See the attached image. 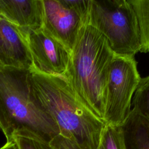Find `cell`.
<instances>
[{
    "instance_id": "cell-1",
    "label": "cell",
    "mask_w": 149,
    "mask_h": 149,
    "mask_svg": "<svg viewBox=\"0 0 149 149\" xmlns=\"http://www.w3.org/2000/svg\"><path fill=\"white\" fill-rule=\"evenodd\" d=\"M31 94L56 123L61 135L81 149H97L105 123L79 100L65 79L30 70Z\"/></svg>"
},
{
    "instance_id": "cell-2",
    "label": "cell",
    "mask_w": 149,
    "mask_h": 149,
    "mask_svg": "<svg viewBox=\"0 0 149 149\" xmlns=\"http://www.w3.org/2000/svg\"><path fill=\"white\" fill-rule=\"evenodd\" d=\"M114 56L105 37L86 23L62 76L81 102L103 122L107 83Z\"/></svg>"
},
{
    "instance_id": "cell-3",
    "label": "cell",
    "mask_w": 149,
    "mask_h": 149,
    "mask_svg": "<svg viewBox=\"0 0 149 149\" xmlns=\"http://www.w3.org/2000/svg\"><path fill=\"white\" fill-rule=\"evenodd\" d=\"M30 70L3 67L0 72V129L6 142L16 136L49 143L60 134L51 116L32 97Z\"/></svg>"
},
{
    "instance_id": "cell-4",
    "label": "cell",
    "mask_w": 149,
    "mask_h": 149,
    "mask_svg": "<svg viewBox=\"0 0 149 149\" xmlns=\"http://www.w3.org/2000/svg\"><path fill=\"white\" fill-rule=\"evenodd\" d=\"M86 23L105 37L115 55L134 57L140 52L139 22L130 0H90Z\"/></svg>"
},
{
    "instance_id": "cell-5",
    "label": "cell",
    "mask_w": 149,
    "mask_h": 149,
    "mask_svg": "<svg viewBox=\"0 0 149 149\" xmlns=\"http://www.w3.org/2000/svg\"><path fill=\"white\" fill-rule=\"evenodd\" d=\"M134 57L115 55L107 83L104 122L120 126L131 111L133 95L141 79Z\"/></svg>"
},
{
    "instance_id": "cell-6",
    "label": "cell",
    "mask_w": 149,
    "mask_h": 149,
    "mask_svg": "<svg viewBox=\"0 0 149 149\" xmlns=\"http://www.w3.org/2000/svg\"><path fill=\"white\" fill-rule=\"evenodd\" d=\"M27 41L33 63L31 70L63 76L69 65L70 52L61 42L43 28L28 30Z\"/></svg>"
},
{
    "instance_id": "cell-7",
    "label": "cell",
    "mask_w": 149,
    "mask_h": 149,
    "mask_svg": "<svg viewBox=\"0 0 149 149\" xmlns=\"http://www.w3.org/2000/svg\"><path fill=\"white\" fill-rule=\"evenodd\" d=\"M42 28L71 53L86 19L68 6L63 0H42Z\"/></svg>"
},
{
    "instance_id": "cell-8",
    "label": "cell",
    "mask_w": 149,
    "mask_h": 149,
    "mask_svg": "<svg viewBox=\"0 0 149 149\" xmlns=\"http://www.w3.org/2000/svg\"><path fill=\"white\" fill-rule=\"evenodd\" d=\"M0 62L4 67L31 70L27 32L0 15Z\"/></svg>"
},
{
    "instance_id": "cell-9",
    "label": "cell",
    "mask_w": 149,
    "mask_h": 149,
    "mask_svg": "<svg viewBox=\"0 0 149 149\" xmlns=\"http://www.w3.org/2000/svg\"><path fill=\"white\" fill-rule=\"evenodd\" d=\"M0 15L27 32L43 27L42 0H0Z\"/></svg>"
},
{
    "instance_id": "cell-10",
    "label": "cell",
    "mask_w": 149,
    "mask_h": 149,
    "mask_svg": "<svg viewBox=\"0 0 149 149\" xmlns=\"http://www.w3.org/2000/svg\"><path fill=\"white\" fill-rule=\"evenodd\" d=\"M126 149H149V118L133 108L120 126Z\"/></svg>"
},
{
    "instance_id": "cell-11",
    "label": "cell",
    "mask_w": 149,
    "mask_h": 149,
    "mask_svg": "<svg viewBox=\"0 0 149 149\" xmlns=\"http://www.w3.org/2000/svg\"><path fill=\"white\" fill-rule=\"evenodd\" d=\"M139 22L141 48L140 52H148L149 49V0H130Z\"/></svg>"
},
{
    "instance_id": "cell-12",
    "label": "cell",
    "mask_w": 149,
    "mask_h": 149,
    "mask_svg": "<svg viewBox=\"0 0 149 149\" xmlns=\"http://www.w3.org/2000/svg\"><path fill=\"white\" fill-rule=\"evenodd\" d=\"M97 149H126L120 126L105 124Z\"/></svg>"
},
{
    "instance_id": "cell-13",
    "label": "cell",
    "mask_w": 149,
    "mask_h": 149,
    "mask_svg": "<svg viewBox=\"0 0 149 149\" xmlns=\"http://www.w3.org/2000/svg\"><path fill=\"white\" fill-rule=\"evenodd\" d=\"M133 98V108L149 118V75L141 78Z\"/></svg>"
},
{
    "instance_id": "cell-14",
    "label": "cell",
    "mask_w": 149,
    "mask_h": 149,
    "mask_svg": "<svg viewBox=\"0 0 149 149\" xmlns=\"http://www.w3.org/2000/svg\"><path fill=\"white\" fill-rule=\"evenodd\" d=\"M14 140L19 149H53L49 143L30 137L16 136Z\"/></svg>"
},
{
    "instance_id": "cell-15",
    "label": "cell",
    "mask_w": 149,
    "mask_h": 149,
    "mask_svg": "<svg viewBox=\"0 0 149 149\" xmlns=\"http://www.w3.org/2000/svg\"><path fill=\"white\" fill-rule=\"evenodd\" d=\"M49 144L53 149H81L76 143L61 134L55 137Z\"/></svg>"
},
{
    "instance_id": "cell-16",
    "label": "cell",
    "mask_w": 149,
    "mask_h": 149,
    "mask_svg": "<svg viewBox=\"0 0 149 149\" xmlns=\"http://www.w3.org/2000/svg\"><path fill=\"white\" fill-rule=\"evenodd\" d=\"M0 149H19V147L14 140L10 142H6L5 145L0 148Z\"/></svg>"
},
{
    "instance_id": "cell-17",
    "label": "cell",
    "mask_w": 149,
    "mask_h": 149,
    "mask_svg": "<svg viewBox=\"0 0 149 149\" xmlns=\"http://www.w3.org/2000/svg\"><path fill=\"white\" fill-rule=\"evenodd\" d=\"M4 66H3V65L0 62V72L1 71V70L3 69V68Z\"/></svg>"
},
{
    "instance_id": "cell-18",
    "label": "cell",
    "mask_w": 149,
    "mask_h": 149,
    "mask_svg": "<svg viewBox=\"0 0 149 149\" xmlns=\"http://www.w3.org/2000/svg\"><path fill=\"white\" fill-rule=\"evenodd\" d=\"M148 52H149V49H148Z\"/></svg>"
}]
</instances>
